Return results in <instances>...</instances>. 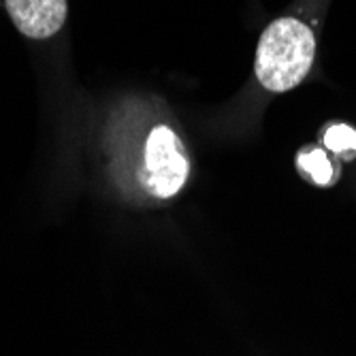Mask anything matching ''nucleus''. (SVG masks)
<instances>
[{
    "label": "nucleus",
    "instance_id": "f257e3e1",
    "mask_svg": "<svg viewBox=\"0 0 356 356\" xmlns=\"http://www.w3.org/2000/svg\"><path fill=\"white\" fill-rule=\"evenodd\" d=\"M316 56V37L297 17H280L261 35L256 49V79L269 92L297 88L309 73Z\"/></svg>",
    "mask_w": 356,
    "mask_h": 356
},
{
    "label": "nucleus",
    "instance_id": "7ed1b4c3",
    "mask_svg": "<svg viewBox=\"0 0 356 356\" xmlns=\"http://www.w3.org/2000/svg\"><path fill=\"white\" fill-rule=\"evenodd\" d=\"M15 28L28 39H49L67 22V0H5Z\"/></svg>",
    "mask_w": 356,
    "mask_h": 356
},
{
    "label": "nucleus",
    "instance_id": "f03ea898",
    "mask_svg": "<svg viewBox=\"0 0 356 356\" xmlns=\"http://www.w3.org/2000/svg\"><path fill=\"white\" fill-rule=\"evenodd\" d=\"M143 186L160 199H169L184 188L188 179V158L179 137L169 126H156L145 143Z\"/></svg>",
    "mask_w": 356,
    "mask_h": 356
},
{
    "label": "nucleus",
    "instance_id": "39448f33",
    "mask_svg": "<svg viewBox=\"0 0 356 356\" xmlns=\"http://www.w3.org/2000/svg\"><path fill=\"white\" fill-rule=\"evenodd\" d=\"M322 143L335 156L352 160L356 156V128L348 124H331L322 135Z\"/></svg>",
    "mask_w": 356,
    "mask_h": 356
},
{
    "label": "nucleus",
    "instance_id": "20e7f679",
    "mask_svg": "<svg viewBox=\"0 0 356 356\" xmlns=\"http://www.w3.org/2000/svg\"><path fill=\"white\" fill-rule=\"evenodd\" d=\"M297 165H299V171L307 175L316 186H333L339 177V169H335L329 154L320 147L303 149L299 154Z\"/></svg>",
    "mask_w": 356,
    "mask_h": 356
}]
</instances>
